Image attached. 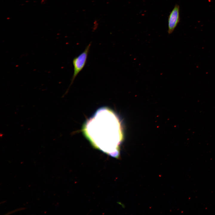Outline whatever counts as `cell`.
I'll use <instances>...</instances> for the list:
<instances>
[{
    "mask_svg": "<svg viewBox=\"0 0 215 215\" xmlns=\"http://www.w3.org/2000/svg\"><path fill=\"white\" fill-rule=\"evenodd\" d=\"M179 21V7L176 4L168 17V34H170L173 32Z\"/></svg>",
    "mask_w": 215,
    "mask_h": 215,
    "instance_id": "cell-3",
    "label": "cell"
},
{
    "mask_svg": "<svg viewBox=\"0 0 215 215\" xmlns=\"http://www.w3.org/2000/svg\"><path fill=\"white\" fill-rule=\"evenodd\" d=\"M83 130L93 147L112 157H119L122 131L119 119L112 110L99 108L86 122Z\"/></svg>",
    "mask_w": 215,
    "mask_h": 215,
    "instance_id": "cell-1",
    "label": "cell"
},
{
    "mask_svg": "<svg viewBox=\"0 0 215 215\" xmlns=\"http://www.w3.org/2000/svg\"><path fill=\"white\" fill-rule=\"evenodd\" d=\"M91 43H90L86 47L84 51L78 56L74 58L73 60V73L72 76L69 88L73 84L76 78L82 70L87 61Z\"/></svg>",
    "mask_w": 215,
    "mask_h": 215,
    "instance_id": "cell-2",
    "label": "cell"
}]
</instances>
